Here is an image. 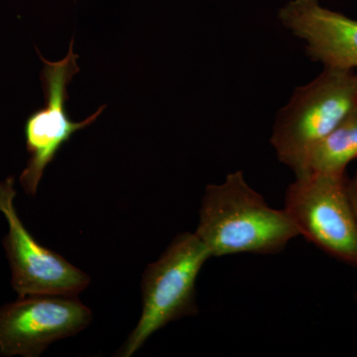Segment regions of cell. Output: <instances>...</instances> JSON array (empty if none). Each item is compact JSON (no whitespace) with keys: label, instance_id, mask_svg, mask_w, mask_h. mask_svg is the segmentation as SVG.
Listing matches in <instances>:
<instances>
[{"label":"cell","instance_id":"cell-1","mask_svg":"<svg viewBox=\"0 0 357 357\" xmlns=\"http://www.w3.org/2000/svg\"><path fill=\"white\" fill-rule=\"evenodd\" d=\"M195 234L211 257L276 255L299 236L285 211L268 206L243 171L229 174L222 184L206 185Z\"/></svg>","mask_w":357,"mask_h":357},{"label":"cell","instance_id":"cell-2","mask_svg":"<svg viewBox=\"0 0 357 357\" xmlns=\"http://www.w3.org/2000/svg\"><path fill=\"white\" fill-rule=\"evenodd\" d=\"M357 107V73L324 68L312 81L293 91L275 119L272 147L296 176L306 172L314 147Z\"/></svg>","mask_w":357,"mask_h":357},{"label":"cell","instance_id":"cell-3","mask_svg":"<svg viewBox=\"0 0 357 357\" xmlns=\"http://www.w3.org/2000/svg\"><path fill=\"white\" fill-rule=\"evenodd\" d=\"M211 255L195 234H178L142 277V312L117 356H133L148 338L183 317L199 312L196 282Z\"/></svg>","mask_w":357,"mask_h":357},{"label":"cell","instance_id":"cell-4","mask_svg":"<svg viewBox=\"0 0 357 357\" xmlns=\"http://www.w3.org/2000/svg\"><path fill=\"white\" fill-rule=\"evenodd\" d=\"M345 174L309 172L296 176L285 195L289 220L309 243L357 268V222Z\"/></svg>","mask_w":357,"mask_h":357},{"label":"cell","instance_id":"cell-5","mask_svg":"<svg viewBox=\"0 0 357 357\" xmlns=\"http://www.w3.org/2000/svg\"><path fill=\"white\" fill-rule=\"evenodd\" d=\"M73 46L74 40L72 39L67 56L58 62H50L39 54L44 64L40 79L45 105L33 112L25 122L26 148L30 157L20 178L21 185L29 196L36 195L45 169L56 158L66 143L77 131L93 124L105 109V105H102L95 114L79 122L73 121L68 115L67 86L73 77L79 72L77 65L79 56L73 51Z\"/></svg>","mask_w":357,"mask_h":357},{"label":"cell","instance_id":"cell-6","mask_svg":"<svg viewBox=\"0 0 357 357\" xmlns=\"http://www.w3.org/2000/svg\"><path fill=\"white\" fill-rule=\"evenodd\" d=\"M15 198V180L6 178L0 183V213L8 223L3 246L14 291L18 297L79 295L91 282L89 275L35 241L21 222L14 204Z\"/></svg>","mask_w":357,"mask_h":357},{"label":"cell","instance_id":"cell-7","mask_svg":"<svg viewBox=\"0 0 357 357\" xmlns=\"http://www.w3.org/2000/svg\"><path fill=\"white\" fill-rule=\"evenodd\" d=\"M93 319L77 296L30 295L0 307V356L38 357Z\"/></svg>","mask_w":357,"mask_h":357},{"label":"cell","instance_id":"cell-8","mask_svg":"<svg viewBox=\"0 0 357 357\" xmlns=\"http://www.w3.org/2000/svg\"><path fill=\"white\" fill-rule=\"evenodd\" d=\"M281 24L304 42L307 55L324 68L357 73V20L319 0H289L278 11Z\"/></svg>","mask_w":357,"mask_h":357},{"label":"cell","instance_id":"cell-9","mask_svg":"<svg viewBox=\"0 0 357 357\" xmlns=\"http://www.w3.org/2000/svg\"><path fill=\"white\" fill-rule=\"evenodd\" d=\"M356 158L357 107L314 147L307 160L306 172L345 174L347 167Z\"/></svg>","mask_w":357,"mask_h":357},{"label":"cell","instance_id":"cell-10","mask_svg":"<svg viewBox=\"0 0 357 357\" xmlns=\"http://www.w3.org/2000/svg\"><path fill=\"white\" fill-rule=\"evenodd\" d=\"M347 189L352 211H354L357 222V171L351 178H347Z\"/></svg>","mask_w":357,"mask_h":357},{"label":"cell","instance_id":"cell-11","mask_svg":"<svg viewBox=\"0 0 357 357\" xmlns=\"http://www.w3.org/2000/svg\"><path fill=\"white\" fill-rule=\"evenodd\" d=\"M356 303H357V293H356Z\"/></svg>","mask_w":357,"mask_h":357}]
</instances>
